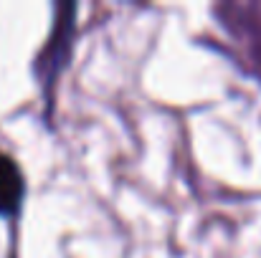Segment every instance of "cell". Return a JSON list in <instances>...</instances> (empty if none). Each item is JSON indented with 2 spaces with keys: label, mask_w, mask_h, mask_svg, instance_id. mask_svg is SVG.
I'll list each match as a JSON object with an SVG mask.
<instances>
[{
  "label": "cell",
  "mask_w": 261,
  "mask_h": 258,
  "mask_svg": "<svg viewBox=\"0 0 261 258\" xmlns=\"http://www.w3.org/2000/svg\"><path fill=\"white\" fill-rule=\"evenodd\" d=\"M20 197L23 175L8 155H0V213H13L20 205Z\"/></svg>",
  "instance_id": "1"
}]
</instances>
